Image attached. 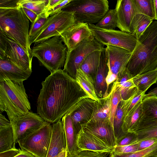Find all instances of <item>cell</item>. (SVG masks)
<instances>
[{"label":"cell","mask_w":157,"mask_h":157,"mask_svg":"<svg viewBox=\"0 0 157 157\" xmlns=\"http://www.w3.org/2000/svg\"><path fill=\"white\" fill-rule=\"evenodd\" d=\"M65 149L66 143L64 132L60 120L52 125L51 139L46 157H57Z\"/></svg>","instance_id":"cell-20"},{"label":"cell","mask_w":157,"mask_h":157,"mask_svg":"<svg viewBox=\"0 0 157 157\" xmlns=\"http://www.w3.org/2000/svg\"><path fill=\"white\" fill-rule=\"evenodd\" d=\"M109 154L106 152H97L91 151H81L74 157H107Z\"/></svg>","instance_id":"cell-43"},{"label":"cell","mask_w":157,"mask_h":157,"mask_svg":"<svg viewBox=\"0 0 157 157\" xmlns=\"http://www.w3.org/2000/svg\"><path fill=\"white\" fill-rule=\"evenodd\" d=\"M104 46L92 35L67 52L63 70L75 79L77 70L85 58L91 53L102 50Z\"/></svg>","instance_id":"cell-9"},{"label":"cell","mask_w":157,"mask_h":157,"mask_svg":"<svg viewBox=\"0 0 157 157\" xmlns=\"http://www.w3.org/2000/svg\"><path fill=\"white\" fill-rule=\"evenodd\" d=\"M32 72L19 67L0 55V82L7 79L23 82L29 77Z\"/></svg>","instance_id":"cell-17"},{"label":"cell","mask_w":157,"mask_h":157,"mask_svg":"<svg viewBox=\"0 0 157 157\" xmlns=\"http://www.w3.org/2000/svg\"><path fill=\"white\" fill-rule=\"evenodd\" d=\"M101 50L95 51L89 55L81 63L79 68L92 77L95 76L99 64Z\"/></svg>","instance_id":"cell-29"},{"label":"cell","mask_w":157,"mask_h":157,"mask_svg":"<svg viewBox=\"0 0 157 157\" xmlns=\"http://www.w3.org/2000/svg\"><path fill=\"white\" fill-rule=\"evenodd\" d=\"M145 95V92L138 89L128 99L122 101L124 112V119L129 114L136 105L140 100L143 99Z\"/></svg>","instance_id":"cell-38"},{"label":"cell","mask_w":157,"mask_h":157,"mask_svg":"<svg viewBox=\"0 0 157 157\" xmlns=\"http://www.w3.org/2000/svg\"><path fill=\"white\" fill-rule=\"evenodd\" d=\"M133 82L137 89L145 93L157 82V69L149 71L133 77Z\"/></svg>","instance_id":"cell-30"},{"label":"cell","mask_w":157,"mask_h":157,"mask_svg":"<svg viewBox=\"0 0 157 157\" xmlns=\"http://www.w3.org/2000/svg\"><path fill=\"white\" fill-rule=\"evenodd\" d=\"M157 141V138H155L143 140L141 141L136 142L138 145V151L144 149L148 147L155 143Z\"/></svg>","instance_id":"cell-46"},{"label":"cell","mask_w":157,"mask_h":157,"mask_svg":"<svg viewBox=\"0 0 157 157\" xmlns=\"http://www.w3.org/2000/svg\"><path fill=\"white\" fill-rule=\"evenodd\" d=\"M110 91L111 92V98L109 120L113 127L114 116L120 102L123 100L118 88L116 86L114 82Z\"/></svg>","instance_id":"cell-39"},{"label":"cell","mask_w":157,"mask_h":157,"mask_svg":"<svg viewBox=\"0 0 157 157\" xmlns=\"http://www.w3.org/2000/svg\"><path fill=\"white\" fill-rule=\"evenodd\" d=\"M77 143L81 151L88 150L109 154L112 151L106 144L82 128L77 134Z\"/></svg>","instance_id":"cell-18"},{"label":"cell","mask_w":157,"mask_h":157,"mask_svg":"<svg viewBox=\"0 0 157 157\" xmlns=\"http://www.w3.org/2000/svg\"><path fill=\"white\" fill-rule=\"evenodd\" d=\"M142 105L143 113L137 125L143 122L157 121V96L144 97Z\"/></svg>","instance_id":"cell-24"},{"label":"cell","mask_w":157,"mask_h":157,"mask_svg":"<svg viewBox=\"0 0 157 157\" xmlns=\"http://www.w3.org/2000/svg\"><path fill=\"white\" fill-rule=\"evenodd\" d=\"M14 157H34L31 153L23 150H21V151Z\"/></svg>","instance_id":"cell-52"},{"label":"cell","mask_w":157,"mask_h":157,"mask_svg":"<svg viewBox=\"0 0 157 157\" xmlns=\"http://www.w3.org/2000/svg\"><path fill=\"white\" fill-rule=\"evenodd\" d=\"M94 39L104 45H110L120 47L132 52L138 40L132 34L115 29L108 30L89 24Z\"/></svg>","instance_id":"cell-8"},{"label":"cell","mask_w":157,"mask_h":157,"mask_svg":"<svg viewBox=\"0 0 157 157\" xmlns=\"http://www.w3.org/2000/svg\"><path fill=\"white\" fill-rule=\"evenodd\" d=\"M75 23L73 14L61 10L58 13L48 17L43 25L33 38L31 44L35 45L55 36Z\"/></svg>","instance_id":"cell-7"},{"label":"cell","mask_w":157,"mask_h":157,"mask_svg":"<svg viewBox=\"0 0 157 157\" xmlns=\"http://www.w3.org/2000/svg\"><path fill=\"white\" fill-rule=\"evenodd\" d=\"M109 71L108 58L105 48L101 50L99 64L95 75V87L99 99L103 98L106 90L105 78Z\"/></svg>","instance_id":"cell-22"},{"label":"cell","mask_w":157,"mask_h":157,"mask_svg":"<svg viewBox=\"0 0 157 157\" xmlns=\"http://www.w3.org/2000/svg\"><path fill=\"white\" fill-rule=\"evenodd\" d=\"M72 0H61L57 4L52 7L45 13L40 14L41 15L46 18L54 15L60 12Z\"/></svg>","instance_id":"cell-41"},{"label":"cell","mask_w":157,"mask_h":157,"mask_svg":"<svg viewBox=\"0 0 157 157\" xmlns=\"http://www.w3.org/2000/svg\"><path fill=\"white\" fill-rule=\"evenodd\" d=\"M57 157H69L67 149L63 150Z\"/></svg>","instance_id":"cell-55"},{"label":"cell","mask_w":157,"mask_h":157,"mask_svg":"<svg viewBox=\"0 0 157 157\" xmlns=\"http://www.w3.org/2000/svg\"><path fill=\"white\" fill-rule=\"evenodd\" d=\"M118 88L123 100H126L138 90L133 81V77L127 68L119 75L114 82Z\"/></svg>","instance_id":"cell-23"},{"label":"cell","mask_w":157,"mask_h":157,"mask_svg":"<svg viewBox=\"0 0 157 157\" xmlns=\"http://www.w3.org/2000/svg\"><path fill=\"white\" fill-rule=\"evenodd\" d=\"M111 92L108 95L96 101L93 113L90 121H105L109 120Z\"/></svg>","instance_id":"cell-25"},{"label":"cell","mask_w":157,"mask_h":157,"mask_svg":"<svg viewBox=\"0 0 157 157\" xmlns=\"http://www.w3.org/2000/svg\"><path fill=\"white\" fill-rule=\"evenodd\" d=\"M41 84L37 112L50 123L61 120L90 98L76 80L61 69L51 73Z\"/></svg>","instance_id":"cell-1"},{"label":"cell","mask_w":157,"mask_h":157,"mask_svg":"<svg viewBox=\"0 0 157 157\" xmlns=\"http://www.w3.org/2000/svg\"><path fill=\"white\" fill-rule=\"evenodd\" d=\"M136 136L134 132H128L117 143L116 146H122L131 144L136 140Z\"/></svg>","instance_id":"cell-44"},{"label":"cell","mask_w":157,"mask_h":157,"mask_svg":"<svg viewBox=\"0 0 157 157\" xmlns=\"http://www.w3.org/2000/svg\"><path fill=\"white\" fill-rule=\"evenodd\" d=\"M48 18L41 15L38 16L35 21L32 23L29 30V35L31 38L38 33L43 25Z\"/></svg>","instance_id":"cell-40"},{"label":"cell","mask_w":157,"mask_h":157,"mask_svg":"<svg viewBox=\"0 0 157 157\" xmlns=\"http://www.w3.org/2000/svg\"><path fill=\"white\" fill-rule=\"evenodd\" d=\"M109 157H148L157 155V141L151 146L143 150L128 153L116 154L113 151Z\"/></svg>","instance_id":"cell-36"},{"label":"cell","mask_w":157,"mask_h":157,"mask_svg":"<svg viewBox=\"0 0 157 157\" xmlns=\"http://www.w3.org/2000/svg\"><path fill=\"white\" fill-rule=\"evenodd\" d=\"M11 122L15 144L48 123L38 114L30 111L18 117Z\"/></svg>","instance_id":"cell-12"},{"label":"cell","mask_w":157,"mask_h":157,"mask_svg":"<svg viewBox=\"0 0 157 157\" xmlns=\"http://www.w3.org/2000/svg\"><path fill=\"white\" fill-rule=\"evenodd\" d=\"M75 79L90 98L97 101H99L100 99L96 93L94 82L91 76L78 68L77 70Z\"/></svg>","instance_id":"cell-27"},{"label":"cell","mask_w":157,"mask_h":157,"mask_svg":"<svg viewBox=\"0 0 157 157\" xmlns=\"http://www.w3.org/2000/svg\"><path fill=\"white\" fill-rule=\"evenodd\" d=\"M107 0H72L62 10L73 14L75 23H97L109 10Z\"/></svg>","instance_id":"cell-6"},{"label":"cell","mask_w":157,"mask_h":157,"mask_svg":"<svg viewBox=\"0 0 157 157\" xmlns=\"http://www.w3.org/2000/svg\"><path fill=\"white\" fill-rule=\"evenodd\" d=\"M22 8L25 14L32 23L34 22L36 19L38 15L32 11L25 7Z\"/></svg>","instance_id":"cell-49"},{"label":"cell","mask_w":157,"mask_h":157,"mask_svg":"<svg viewBox=\"0 0 157 157\" xmlns=\"http://www.w3.org/2000/svg\"><path fill=\"white\" fill-rule=\"evenodd\" d=\"M117 27L120 30L132 34L131 24L136 13L133 0H118L115 8Z\"/></svg>","instance_id":"cell-16"},{"label":"cell","mask_w":157,"mask_h":157,"mask_svg":"<svg viewBox=\"0 0 157 157\" xmlns=\"http://www.w3.org/2000/svg\"><path fill=\"white\" fill-rule=\"evenodd\" d=\"M133 132L136 136V142L157 138V121L140 123Z\"/></svg>","instance_id":"cell-28"},{"label":"cell","mask_w":157,"mask_h":157,"mask_svg":"<svg viewBox=\"0 0 157 157\" xmlns=\"http://www.w3.org/2000/svg\"><path fill=\"white\" fill-rule=\"evenodd\" d=\"M117 18L115 9H110L95 25L101 29L113 30L117 27Z\"/></svg>","instance_id":"cell-33"},{"label":"cell","mask_w":157,"mask_h":157,"mask_svg":"<svg viewBox=\"0 0 157 157\" xmlns=\"http://www.w3.org/2000/svg\"><path fill=\"white\" fill-rule=\"evenodd\" d=\"M52 129V125L48 123L18 143L21 150L31 153L34 157H46Z\"/></svg>","instance_id":"cell-10"},{"label":"cell","mask_w":157,"mask_h":157,"mask_svg":"<svg viewBox=\"0 0 157 157\" xmlns=\"http://www.w3.org/2000/svg\"><path fill=\"white\" fill-rule=\"evenodd\" d=\"M156 69H157V67Z\"/></svg>","instance_id":"cell-57"},{"label":"cell","mask_w":157,"mask_h":157,"mask_svg":"<svg viewBox=\"0 0 157 157\" xmlns=\"http://www.w3.org/2000/svg\"><path fill=\"white\" fill-rule=\"evenodd\" d=\"M117 78L118 76L113 73L109 67V71L105 78L107 89L103 98L105 97L108 95L109 94L108 89L109 85L112 83L115 82L117 79Z\"/></svg>","instance_id":"cell-45"},{"label":"cell","mask_w":157,"mask_h":157,"mask_svg":"<svg viewBox=\"0 0 157 157\" xmlns=\"http://www.w3.org/2000/svg\"><path fill=\"white\" fill-rule=\"evenodd\" d=\"M142 100H140L129 114L124 118L121 129L125 135L128 132H133L138 123L143 113Z\"/></svg>","instance_id":"cell-26"},{"label":"cell","mask_w":157,"mask_h":157,"mask_svg":"<svg viewBox=\"0 0 157 157\" xmlns=\"http://www.w3.org/2000/svg\"><path fill=\"white\" fill-rule=\"evenodd\" d=\"M19 0H0V8H11L17 7Z\"/></svg>","instance_id":"cell-48"},{"label":"cell","mask_w":157,"mask_h":157,"mask_svg":"<svg viewBox=\"0 0 157 157\" xmlns=\"http://www.w3.org/2000/svg\"><path fill=\"white\" fill-rule=\"evenodd\" d=\"M108 64L111 71L117 76L126 67L132 52L117 47L107 45L105 48Z\"/></svg>","instance_id":"cell-15"},{"label":"cell","mask_w":157,"mask_h":157,"mask_svg":"<svg viewBox=\"0 0 157 157\" xmlns=\"http://www.w3.org/2000/svg\"><path fill=\"white\" fill-rule=\"evenodd\" d=\"M60 36H54L35 44L32 49V57L51 73L64 66L67 49Z\"/></svg>","instance_id":"cell-5"},{"label":"cell","mask_w":157,"mask_h":157,"mask_svg":"<svg viewBox=\"0 0 157 157\" xmlns=\"http://www.w3.org/2000/svg\"><path fill=\"white\" fill-rule=\"evenodd\" d=\"M31 105L22 81L7 79L0 82V111L9 121L30 111Z\"/></svg>","instance_id":"cell-4"},{"label":"cell","mask_w":157,"mask_h":157,"mask_svg":"<svg viewBox=\"0 0 157 157\" xmlns=\"http://www.w3.org/2000/svg\"><path fill=\"white\" fill-rule=\"evenodd\" d=\"M92 35L87 23H75L60 34L69 52L84 40Z\"/></svg>","instance_id":"cell-14"},{"label":"cell","mask_w":157,"mask_h":157,"mask_svg":"<svg viewBox=\"0 0 157 157\" xmlns=\"http://www.w3.org/2000/svg\"><path fill=\"white\" fill-rule=\"evenodd\" d=\"M154 95L157 96V87L151 90L147 94H145L144 97Z\"/></svg>","instance_id":"cell-54"},{"label":"cell","mask_w":157,"mask_h":157,"mask_svg":"<svg viewBox=\"0 0 157 157\" xmlns=\"http://www.w3.org/2000/svg\"><path fill=\"white\" fill-rule=\"evenodd\" d=\"M157 67V21H153L140 38L126 68L133 77Z\"/></svg>","instance_id":"cell-2"},{"label":"cell","mask_w":157,"mask_h":157,"mask_svg":"<svg viewBox=\"0 0 157 157\" xmlns=\"http://www.w3.org/2000/svg\"><path fill=\"white\" fill-rule=\"evenodd\" d=\"M61 0H49L48 2L46 5L44 10L41 13L46 12L48 10L59 2Z\"/></svg>","instance_id":"cell-51"},{"label":"cell","mask_w":157,"mask_h":157,"mask_svg":"<svg viewBox=\"0 0 157 157\" xmlns=\"http://www.w3.org/2000/svg\"><path fill=\"white\" fill-rule=\"evenodd\" d=\"M136 14L145 15L154 20L153 0H133Z\"/></svg>","instance_id":"cell-37"},{"label":"cell","mask_w":157,"mask_h":157,"mask_svg":"<svg viewBox=\"0 0 157 157\" xmlns=\"http://www.w3.org/2000/svg\"><path fill=\"white\" fill-rule=\"evenodd\" d=\"M0 55L5 56L19 67L32 71V58L16 41L0 32Z\"/></svg>","instance_id":"cell-11"},{"label":"cell","mask_w":157,"mask_h":157,"mask_svg":"<svg viewBox=\"0 0 157 157\" xmlns=\"http://www.w3.org/2000/svg\"><path fill=\"white\" fill-rule=\"evenodd\" d=\"M21 151V149L15 147V144H14L12 149L0 153V157H14Z\"/></svg>","instance_id":"cell-47"},{"label":"cell","mask_w":157,"mask_h":157,"mask_svg":"<svg viewBox=\"0 0 157 157\" xmlns=\"http://www.w3.org/2000/svg\"><path fill=\"white\" fill-rule=\"evenodd\" d=\"M10 121L7 120L1 113H0V128L6 127L11 125Z\"/></svg>","instance_id":"cell-50"},{"label":"cell","mask_w":157,"mask_h":157,"mask_svg":"<svg viewBox=\"0 0 157 157\" xmlns=\"http://www.w3.org/2000/svg\"><path fill=\"white\" fill-rule=\"evenodd\" d=\"M66 143V149L69 157H74L81 151L78 145L77 134L70 114L65 115L62 118Z\"/></svg>","instance_id":"cell-19"},{"label":"cell","mask_w":157,"mask_h":157,"mask_svg":"<svg viewBox=\"0 0 157 157\" xmlns=\"http://www.w3.org/2000/svg\"><path fill=\"white\" fill-rule=\"evenodd\" d=\"M14 142V133L12 124L0 128V153L12 149Z\"/></svg>","instance_id":"cell-32"},{"label":"cell","mask_w":157,"mask_h":157,"mask_svg":"<svg viewBox=\"0 0 157 157\" xmlns=\"http://www.w3.org/2000/svg\"><path fill=\"white\" fill-rule=\"evenodd\" d=\"M153 3L154 15V20H157V0H153Z\"/></svg>","instance_id":"cell-53"},{"label":"cell","mask_w":157,"mask_h":157,"mask_svg":"<svg viewBox=\"0 0 157 157\" xmlns=\"http://www.w3.org/2000/svg\"><path fill=\"white\" fill-rule=\"evenodd\" d=\"M29 25V20L21 7L0 8V32L14 40L33 58Z\"/></svg>","instance_id":"cell-3"},{"label":"cell","mask_w":157,"mask_h":157,"mask_svg":"<svg viewBox=\"0 0 157 157\" xmlns=\"http://www.w3.org/2000/svg\"><path fill=\"white\" fill-rule=\"evenodd\" d=\"M156 157H157V155H156Z\"/></svg>","instance_id":"cell-56"},{"label":"cell","mask_w":157,"mask_h":157,"mask_svg":"<svg viewBox=\"0 0 157 157\" xmlns=\"http://www.w3.org/2000/svg\"><path fill=\"white\" fill-rule=\"evenodd\" d=\"M153 20L152 18L142 14H136L132 23V34L135 36L138 40Z\"/></svg>","instance_id":"cell-31"},{"label":"cell","mask_w":157,"mask_h":157,"mask_svg":"<svg viewBox=\"0 0 157 157\" xmlns=\"http://www.w3.org/2000/svg\"><path fill=\"white\" fill-rule=\"evenodd\" d=\"M122 101L119 103L117 109L113 123V129L117 143L126 135L123 133L121 129L124 115Z\"/></svg>","instance_id":"cell-34"},{"label":"cell","mask_w":157,"mask_h":157,"mask_svg":"<svg viewBox=\"0 0 157 157\" xmlns=\"http://www.w3.org/2000/svg\"><path fill=\"white\" fill-rule=\"evenodd\" d=\"M96 101L89 98L70 113L74 127L78 133L82 128L81 125L91 118Z\"/></svg>","instance_id":"cell-21"},{"label":"cell","mask_w":157,"mask_h":157,"mask_svg":"<svg viewBox=\"0 0 157 157\" xmlns=\"http://www.w3.org/2000/svg\"><path fill=\"white\" fill-rule=\"evenodd\" d=\"M82 128L108 145L112 150L117 144L113 128L110 120L90 121L82 124Z\"/></svg>","instance_id":"cell-13"},{"label":"cell","mask_w":157,"mask_h":157,"mask_svg":"<svg viewBox=\"0 0 157 157\" xmlns=\"http://www.w3.org/2000/svg\"><path fill=\"white\" fill-rule=\"evenodd\" d=\"M48 1L49 0H19L17 4L18 7L28 9L38 16L44 11Z\"/></svg>","instance_id":"cell-35"},{"label":"cell","mask_w":157,"mask_h":157,"mask_svg":"<svg viewBox=\"0 0 157 157\" xmlns=\"http://www.w3.org/2000/svg\"><path fill=\"white\" fill-rule=\"evenodd\" d=\"M138 145L134 142L130 144L122 146H116L113 151L116 154L128 153L138 151Z\"/></svg>","instance_id":"cell-42"}]
</instances>
